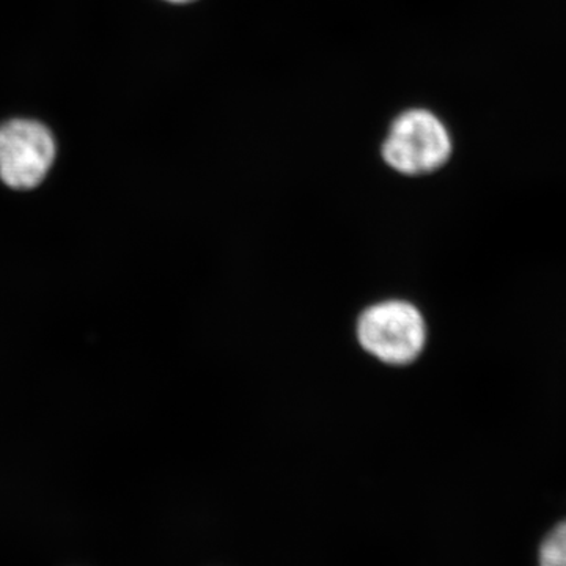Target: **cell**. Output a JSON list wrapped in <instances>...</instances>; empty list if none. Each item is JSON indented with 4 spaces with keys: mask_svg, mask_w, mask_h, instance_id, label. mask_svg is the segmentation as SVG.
<instances>
[{
    "mask_svg": "<svg viewBox=\"0 0 566 566\" xmlns=\"http://www.w3.org/2000/svg\"><path fill=\"white\" fill-rule=\"evenodd\" d=\"M452 155L446 126L428 111H408L394 122L382 158L397 172L424 175L441 169Z\"/></svg>",
    "mask_w": 566,
    "mask_h": 566,
    "instance_id": "1",
    "label": "cell"
},
{
    "mask_svg": "<svg viewBox=\"0 0 566 566\" xmlns=\"http://www.w3.org/2000/svg\"><path fill=\"white\" fill-rule=\"evenodd\" d=\"M357 337L365 352L382 363L405 365L422 353L427 329L415 305L387 301L364 312L357 323Z\"/></svg>",
    "mask_w": 566,
    "mask_h": 566,
    "instance_id": "2",
    "label": "cell"
},
{
    "mask_svg": "<svg viewBox=\"0 0 566 566\" xmlns=\"http://www.w3.org/2000/svg\"><path fill=\"white\" fill-rule=\"evenodd\" d=\"M57 147L48 126L29 118L0 125V180L18 191L39 188L55 161Z\"/></svg>",
    "mask_w": 566,
    "mask_h": 566,
    "instance_id": "3",
    "label": "cell"
},
{
    "mask_svg": "<svg viewBox=\"0 0 566 566\" xmlns=\"http://www.w3.org/2000/svg\"><path fill=\"white\" fill-rule=\"evenodd\" d=\"M539 566H566V521L554 527L543 542Z\"/></svg>",
    "mask_w": 566,
    "mask_h": 566,
    "instance_id": "4",
    "label": "cell"
},
{
    "mask_svg": "<svg viewBox=\"0 0 566 566\" xmlns=\"http://www.w3.org/2000/svg\"><path fill=\"white\" fill-rule=\"evenodd\" d=\"M166 2H170V3H189V2H193V0H166Z\"/></svg>",
    "mask_w": 566,
    "mask_h": 566,
    "instance_id": "5",
    "label": "cell"
}]
</instances>
